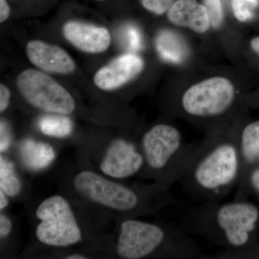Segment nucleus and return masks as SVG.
I'll list each match as a JSON object with an SVG mask.
<instances>
[{
	"mask_svg": "<svg viewBox=\"0 0 259 259\" xmlns=\"http://www.w3.org/2000/svg\"><path fill=\"white\" fill-rule=\"evenodd\" d=\"M236 127H214L199 144L192 166L181 181L193 198L221 201L238 185L241 160Z\"/></svg>",
	"mask_w": 259,
	"mask_h": 259,
	"instance_id": "obj_1",
	"label": "nucleus"
},
{
	"mask_svg": "<svg viewBox=\"0 0 259 259\" xmlns=\"http://www.w3.org/2000/svg\"><path fill=\"white\" fill-rule=\"evenodd\" d=\"M258 221V207L242 199L204 201L186 209L179 226L194 238L226 250H238L249 244Z\"/></svg>",
	"mask_w": 259,
	"mask_h": 259,
	"instance_id": "obj_2",
	"label": "nucleus"
},
{
	"mask_svg": "<svg viewBox=\"0 0 259 259\" xmlns=\"http://www.w3.org/2000/svg\"><path fill=\"white\" fill-rule=\"evenodd\" d=\"M116 252L124 259L158 255L163 258H194L202 255L195 238L179 225H159L128 218L121 223Z\"/></svg>",
	"mask_w": 259,
	"mask_h": 259,
	"instance_id": "obj_3",
	"label": "nucleus"
},
{
	"mask_svg": "<svg viewBox=\"0 0 259 259\" xmlns=\"http://www.w3.org/2000/svg\"><path fill=\"white\" fill-rule=\"evenodd\" d=\"M144 154V171L156 184L170 189L180 182L198 153L199 144H187L180 130L171 124H156L140 139Z\"/></svg>",
	"mask_w": 259,
	"mask_h": 259,
	"instance_id": "obj_4",
	"label": "nucleus"
},
{
	"mask_svg": "<svg viewBox=\"0 0 259 259\" xmlns=\"http://www.w3.org/2000/svg\"><path fill=\"white\" fill-rule=\"evenodd\" d=\"M74 186L89 200L120 212H154L174 203L169 189L157 184L144 190H135L93 171L78 173L74 179Z\"/></svg>",
	"mask_w": 259,
	"mask_h": 259,
	"instance_id": "obj_5",
	"label": "nucleus"
},
{
	"mask_svg": "<svg viewBox=\"0 0 259 259\" xmlns=\"http://www.w3.org/2000/svg\"><path fill=\"white\" fill-rule=\"evenodd\" d=\"M236 91L226 78H209L192 85L180 98L181 112L191 118L218 119L229 114L235 106Z\"/></svg>",
	"mask_w": 259,
	"mask_h": 259,
	"instance_id": "obj_6",
	"label": "nucleus"
},
{
	"mask_svg": "<svg viewBox=\"0 0 259 259\" xmlns=\"http://www.w3.org/2000/svg\"><path fill=\"white\" fill-rule=\"evenodd\" d=\"M35 215L40 221L35 234L42 244L66 247L82 239V233L71 206L61 196H52L42 201Z\"/></svg>",
	"mask_w": 259,
	"mask_h": 259,
	"instance_id": "obj_7",
	"label": "nucleus"
},
{
	"mask_svg": "<svg viewBox=\"0 0 259 259\" xmlns=\"http://www.w3.org/2000/svg\"><path fill=\"white\" fill-rule=\"evenodd\" d=\"M17 85L24 99L42 111L67 115L76 108L71 94L42 71L25 70L19 75Z\"/></svg>",
	"mask_w": 259,
	"mask_h": 259,
	"instance_id": "obj_8",
	"label": "nucleus"
},
{
	"mask_svg": "<svg viewBox=\"0 0 259 259\" xmlns=\"http://www.w3.org/2000/svg\"><path fill=\"white\" fill-rule=\"evenodd\" d=\"M145 160L141 143L133 140L116 139L107 148L100 163V169L107 176L125 179L144 171Z\"/></svg>",
	"mask_w": 259,
	"mask_h": 259,
	"instance_id": "obj_9",
	"label": "nucleus"
},
{
	"mask_svg": "<svg viewBox=\"0 0 259 259\" xmlns=\"http://www.w3.org/2000/svg\"><path fill=\"white\" fill-rule=\"evenodd\" d=\"M143 68L144 61L139 56L125 54L99 70L95 75L94 81L97 88L102 90H116L134 79Z\"/></svg>",
	"mask_w": 259,
	"mask_h": 259,
	"instance_id": "obj_10",
	"label": "nucleus"
},
{
	"mask_svg": "<svg viewBox=\"0 0 259 259\" xmlns=\"http://www.w3.org/2000/svg\"><path fill=\"white\" fill-rule=\"evenodd\" d=\"M26 54L32 64L47 72L66 74L74 71L73 59L57 46L41 40H31L27 44Z\"/></svg>",
	"mask_w": 259,
	"mask_h": 259,
	"instance_id": "obj_11",
	"label": "nucleus"
},
{
	"mask_svg": "<svg viewBox=\"0 0 259 259\" xmlns=\"http://www.w3.org/2000/svg\"><path fill=\"white\" fill-rule=\"evenodd\" d=\"M63 33L75 47L91 54L104 52L111 42L107 29L81 22H68L64 25Z\"/></svg>",
	"mask_w": 259,
	"mask_h": 259,
	"instance_id": "obj_12",
	"label": "nucleus"
},
{
	"mask_svg": "<svg viewBox=\"0 0 259 259\" xmlns=\"http://www.w3.org/2000/svg\"><path fill=\"white\" fill-rule=\"evenodd\" d=\"M168 18L171 23L198 33L207 32L210 27L205 7L197 0H177L168 11Z\"/></svg>",
	"mask_w": 259,
	"mask_h": 259,
	"instance_id": "obj_13",
	"label": "nucleus"
},
{
	"mask_svg": "<svg viewBox=\"0 0 259 259\" xmlns=\"http://www.w3.org/2000/svg\"><path fill=\"white\" fill-rule=\"evenodd\" d=\"M238 148L241 160V171L238 191L244 187L248 172L258 161L259 158V120L250 122L238 132ZM237 192V193H238Z\"/></svg>",
	"mask_w": 259,
	"mask_h": 259,
	"instance_id": "obj_14",
	"label": "nucleus"
},
{
	"mask_svg": "<svg viewBox=\"0 0 259 259\" xmlns=\"http://www.w3.org/2000/svg\"><path fill=\"white\" fill-rule=\"evenodd\" d=\"M20 157L29 169L39 171L47 168L55 158V151L47 143L26 139L20 146Z\"/></svg>",
	"mask_w": 259,
	"mask_h": 259,
	"instance_id": "obj_15",
	"label": "nucleus"
},
{
	"mask_svg": "<svg viewBox=\"0 0 259 259\" xmlns=\"http://www.w3.org/2000/svg\"><path fill=\"white\" fill-rule=\"evenodd\" d=\"M156 47L163 60L181 64L188 56V49L182 37L171 30L160 32L156 37Z\"/></svg>",
	"mask_w": 259,
	"mask_h": 259,
	"instance_id": "obj_16",
	"label": "nucleus"
},
{
	"mask_svg": "<svg viewBox=\"0 0 259 259\" xmlns=\"http://www.w3.org/2000/svg\"><path fill=\"white\" fill-rule=\"evenodd\" d=\"M37 125L42 134L50 137H66L70 136L73 131L71 119L60 114L42 116L38 120Z\"/></svg>",
	"mask_w": 259,
	"mask_h": 259,
	"instance_id": "obj_17",
	"label": "nucleus"
},
{
	"mask_svg": "<svg viewBox=\"0 0 259 259\" xmlns=\"http://www.w3.org/2000/svg\"><path fill=\"white\" fill-rule=\"evenodd\" d=\"M0 190L10 197H15L21 191V182L11 161L0 157Z\"/></svg>",
	"mask_w": 259,
	"mask_h": 259,
	"instance_id": "obj_18",
	"label": "nucleus"
},
{
	"mask_svg": "<svg viewBox=\"0 0 259 259\" xmlns=\"http://www.w3.org/2000/svg\"><path fill=\"white\" fill-rule=\"evenodd\" d=\"M259 0H232V8L237 20L246 22L254 17Z\"/></svg>",
	"mask_w": 259,
	"mask_h": 259,
	"instance_id": "obj_19",
	"label": "nucleus"
},
{
	"mask_svg": "<svg viewBox=\"0 0 259 259\" xmlns=\"http://www.w3.org/2000/svg\"><path fill=\"white\" fill-rule=\"evenodd\" d=\"M121 38L126 49L131 51L141 50L143 47V37L141 31L136 25H125L121 32Z\"/></svg>",
	"mask_w": 259,
	"mask_h": 259,
	"instance_id": "obj_20",
	"label": "nucleus"
},
{
	"mask_svg": "<svg viewBox=\"0 0 259 259\" xmlns=\"http://www.w3.org/2000/svg\"><path fill=\"white\" fill-rule=\"evenodd\" d=\"M204 6L205 7L208 14L211 26L214 28H220L223 20V10L221 0H204Z\"/></svg>",
	"mask_w": 259,
	"mask_h": 259,
	"instance_id": "obj_21",
	"label": "nucleus"
},
{
	"mask_svg": "<svg viewBox=\"0 0 259 259\" xmlns=\"http://www.w3.org/2000/svg\"><path fill=\"white\" fill-rule=\"evenodd\" d=\"M145 8L156 15H162L168 11L174 0H141Z\"/></svg>",
	"mask_w": 259,
	"mask_h": 259,
	"instance_id": "obj_22",
	"label": "nucleus"
},
{
	"mask_svg": "<svg viewBox=\"0 0 259 259\" xmlns=\"http://www.w3.org/2000/svg\"><path fill=\"white\" fill-rule=\"evenodd\" d=\"M11 144V134L9 125L4 120L0 123V151L5 152L9 148Z\"/></svg>",
	"mask_w": 259,
	"mask_h": 259,
	"instance_id": "obj_23",
	"label": "nucleus"
},
{
	"mask_svg": "<svg viewBox=\"0 0 259 259\" xmlns=\"http://www.w3.org/2000/svg\"><path fill=\"white\" fill-rule=\"evenodd\" d=\"M249 185L253 190L259 194V164L258 166H253L248 172L244 187Z\"/></svg>",
	"mask_w": 259,
	"mask_h": 259,
	"instance_id": "obj_24",
	"label": "nucleus"
},
{
	"mask_svg": "<svg viewBox=\"0 0 259 259\" xmlns=\"http://www.w3.org/2000/svg\"><path fill=\"white\" fill-rule=\"evenodd\" d=\"M10 92L5 84H0V112H3L9 106Z\"/></svg>",
	"mask_w": 259,
	"mask_h": 259,
	"instance_id": "obj_25",
	"label": "nucleus"
},
{
	"mask_svg": "<svg viewBox=\"0 0 259 259\" xmlns=\"http://www.w3.org/2000/svg\"><path fill=\"white\" fill-rule=\"evenodd\" d=\"M13 228V224L10 218L5 214L0 215V236L1 238H5L10 234Z\"/></svg>",
	"mask_w": 259,
	"mask_h": 259,
	"instance_id": "obj_26",
	"label": "nucleus"
},
{
	"mask_svg": "<svg viewBox=\"0 0 259 259\" xmlns=\"http://www.w3.org/2000/svg\"><path fill=\"white\" fill-rule=\"evenodd\" d=\"M10 9L6 0H0V22L3 23L9 18Z\"/></svg>",
	"mask_w": 259,
	"mask_h": 259,
	"instance_id": "obj_27",
	"label": "nucleus"
},
{
	"mask_svg": "<svg viewBox=\"0 0 259 259\" xmlns=\"http://www.w3.org/2000/svg\"><path fill=\"white\" fill-rule=\"evenodd\" d=\"M7 196H8V194L5 193L3 190H0V209L1 210L4 209L8 205L9 201H8Z\"/></svg>",
	"mask_w": 259,
	"mask_h": 259,
	"instance_id": "obj_28",
	"label": "nucleus"
},
{
	"mask_svg": "<svg viewBox=\"0 0 259 259\" xmlns=\"http://www.w3.org/2000/svg\"><path fill=\"white\" fill-rule=\"evenodd\" d=\"M250 47L259 55V36L252 39L251 41H250Z\"/></svg>",
	"mask_w": 259,
	"mask_h": 259,
	"instance_id": "obj_29",
	"label": "nucleus"
},
{
	"mask_svg": "<svg viewBox=\"0 0 259 259\" xmlns=\"http://www.w3.org/2000/svg\"><path fill=\"white\" fill-rule=\"evenodd\" d=\"M67 259H86L88 258L85 257V255L79 254V253H73V254H70L66 257Z\"/></svg>",
	"mask_w": 259,
	"mask_h": 259,
	"instance_id": "obj_30",
	"label": "nucleus"
},
{
	"mask_svg": "<svg viewBox=\"0 0 259 259\" xmlns=\"http://www.w3.org/2000/svg\"><path fill=\"white\" fill-rule=\"evenodd\" d=\"M96 1H104V0H96Z\"/></svg>",
	"mask_w": 259,
	"mask_h": 259,
	"instance_id": "obj_31",
	"label": "nucleus"
},
{
	"mask_svg": "<svg viewBox=\"0 0 259 259\" xmlns=\"http://www.w3.org/2000/svg\"><path fill=\"white\" fill-rule=\"evenodd\" d=\"M258 163H259V158H258Z\"/></svg>",
	"mask_w": 259,
	"mask_h": 259,
	"instance_id": "obj_32",
	"label": "nucleus"
}]
</instances>
